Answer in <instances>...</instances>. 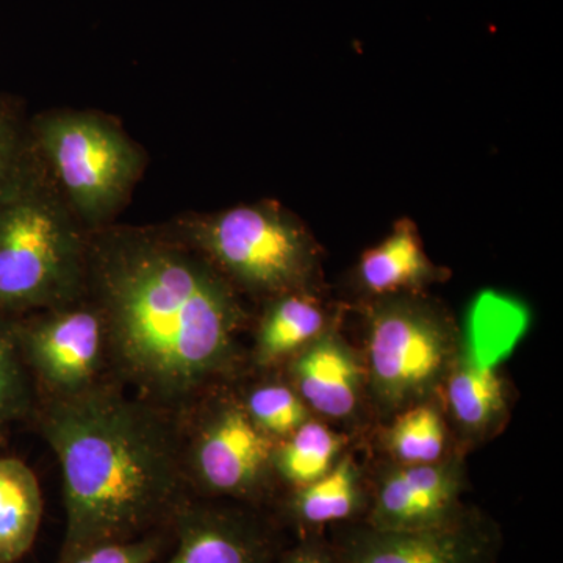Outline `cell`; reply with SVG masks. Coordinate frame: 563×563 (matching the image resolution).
<instances>
[{
    "mask_svg": "<svg viewBox=\"0 0 563 563\" xmlns=\"http://www.w3.org/2000/svg\"><path fill=\"white\" fill-rule=\"evenodd\" d=\"M87 295L106 320L114 380L166 412L187 409L235 365L236 292L169 224L90 232Z\"/></svg>",
    "mask_w": 563,
    "mask_h": 563,
    "instance_id": "6da1fadb",
    "label": "cell"
},
{
    "mask_svg": "<svg viewBox=\"0 0 563 563\" xmlns=\"http://www.w3.org/2000/svg\"><path fill=\"white\" fill-rule=\"evenodd\" d=\"M40 431L57 455L65 501L60 558L81 548L172 531L191 501L176 415L117 380L41 399Z\"/></svg>",
    "mask_w": 563,
    "mask_h": 563,
    "instance_id": "7a4b0ae2",
    "label": "cell"
},
{
    "mask_svg": "<svg viewBox=\"0 0 563 563\" xmlns=\"http://www.w3.org/2000/svg\"><path fill=\"white\" fill-rule=\"evenodd\" d=\"M88 235L41 161L0 201V313L22 317L84 298Z\"/></svg>",
    "mask_w": 563,
    "mask_h": 563,
    "instance_id": "3957f363",
    "label": "cell"
},
{
    "mask_svg": "<svg viewBox=\"0 0 563 563\" xmlns=\"http://www.w3.org/2000/svg\"><path fill=\"white\" fill-rule=\"evenodd\" d=\"M41 161L88 232L114 224L143 179L147 154L120 121L96 110L31 117Z\"/></svg>",
    "mask_w": 563,
    "mask_h": 563,
    "instance_id": "277c9868",
    "label": "cell"
},
{
    "mask_svg": "<svg viewBox=\"0 0 563 563\" xmlns=\"http://www.w3.org/2000/svg\"><path fill=\"white\" fill-rule=\"evenodd\" d=\"M229 284L262 295H287L309 263L306 236L277 207L252 203L168 222Z\"/></svg>",
    "mask_w": 563,
    "mask_h": 563,
    "instance_id": "5b68a950",
    "label": "cell"
},
{
    "mask_svg": "<svg viewBox=\"0 0 563 563\" xmlns=\"http://www.w3.org/2000/svg\"><path fill=\"white\" fill-rule=\"evenodd\" d=\"M176 421L192 498H250L261 490L273 466L274 443L243 402L206 393L176 413Z\"/></svg>",
    "mask_w": 563,
    "mask_h": 563,
    "instance_id": "8992f818",
    "label": "cell"
},
{
    "mask_svg": "<svg viewBox=\"0 0 563 563\" xmlns=\"http://www.w3.org/2000/svg\"><path fill=\"white\" fill-rule=\"evenodd\" d=\"M18 332L40 401L76 398L113 383L109 332L90 296L22 314Z\"/></svg>",
    "mask_w": 563,
    "mask_h": 563,
    "instance_id": "52a82bcc",
    "label": "cell"
},
{
    "mask_svg": "<svg viewBox=\"0 0 563 563\" xmlns=\"http://www.w3.org/2000/svg\"><path fill=\"white\" fill-rule=\"evenodd\" d=\"M448 354L446 329L420 306L388 303L374 314L369 365L385 401L399 406L424 395L442 374Z\"/></svg>",
    "mask_w": 563,
    "mask_h": 563,
    "instance_id": "ba28073f",
    "label": "cell"
},
{
    "mask_svg": "<svg viewBox=\"0 0 563 563\" xmlns=\"http://www.w3.org/2000/svg\"><path fill=\"white\" fill-rule=\"evenodd\" d=\"M526 314L517 303L490 295L470 318L465 346L448 384L451 409L468 429H483L504 409L499 366L520 340Z\"/></svg>",
    "mask_w": 563,
    "mask_h": 563,
    "instance_id": "9c48e42d",
    "label": "cell"
},
{
    "mask_svg": "<svg viewBox=\"0 0 563 563\" xmlns=\"http://www.w3.org/2000/svg\"><path fill=\"white\" fill-rule=\"evenodd\" d=\"M495 537L472 518L462 517L418 531H380L358 526L340 537L343 563H495Z\"/></svg>",
    "mask_w": 563,
    "mask_h": 563,
    "instance_id": "30bf717a",
    "label": "cell"
},
{
    "mask_svg": "<svg viewBox=\"0 0 563 563\" xmlns=\"http://www.w3.org/2000/svg\"><path fill=\"white\" fill-rule=\"evenodd\" d=\"M174 551L157 563H274L272 533L254 515L192 498L173 523Z\"/></svg>",
    "mask_w": 563,
    "mask_h": 563,
    "instance_id": "8fae6325",
    "label": "cell"
},
{
    "mask_svg": "<svg viewBox=\"0 0 563 563\" xmlns=\"http://www.w3.org/2000/svg\"><path fill=\"white\" fill-rule=\"evenodd\" d=\"M461 483L451 466L409 465L393 472L377 490L366 525L380 531H418L453 523Z\"/></svg>",
    "mask_w": 563,
    "mask_h": 563,
    "instance_id": "7c38bea8",
    "label": "cell"
},
{
    "mask_svg": "<svg viewBox=\"0 0 563 563\" xmlns=\"http://www.w3.org/2000/svg\"><path fill=\"white\" fill-rule=\"evenodd\" d=\"M298 395L325 417L343 418L354 410L362 373L354 355L332 336L314 342L292 365Z\"/></svg>",
    "mask_w": 563,
    "mask_h": 563,
    "instance_id": "4fadbf2b",
    "label": "cell"
},
{
    "mask_svg": "<svg viewBox=\"0 0 563 563\" xmlns=\"http://www.w3.org/2000/svg\"><path fill=\"white\" fill-rule=\"evenodd\" d=\"M43 493L31 466L0 457V563L20 562L43 521Z\"/></svg>",
    "mask_w": 563,
    "mask_h": 563,
    "instance_id": "5bb4252c",
    "label": "cell"
},
{
    "mask_svg": "<svg viewBox=\"0 0 563 563\" xmlns=\"http://www.w3.org/2000/svg\"><path fill=\"white\" fill-rule=\"evenodd\" d=\"M321 310L302 296L282 295L266 310L257 332L255 362L262 366L288 357L321 332Z\"/></svg>",
    "mask_w": 563,
    "mask_h": 563,
    "instance_id": "9a60e30c",
    "label": "cell"
},
{
    "mask_svg": "<svg viewBox=\"0 0 563 563\" xmlns=\"http://www.w3.org/2000/svg\"><path fill=\"white\" fill-rule=\"evenodd\" d=\"M361 274L369 290L384 295L420 285L431 276V265L413 229L401 224L384 243L363 255Z\"/></svg>",
    "mask_w": 563,
    "mask_h": 563,
    "instance_id": "2e32d148",
    "label": "cell"
},
{
    "mask_svg": "<svg viewBox=\"0 0 563 563\" xmlns=\"http://www.w3.org/2000/svg\"><path fill=\"white\" fill-rule=\"evenodd\" d=\"M20 317L0 313V432L16 422L31 420L40 396L22 355Z\"/></svg>",
    "mask_w": 563,
    "mask_h": 563,
    "instance_id": "e0dca14e",
    "label": "cell"
},
{
    "mask_svg": "<svg viewBox=\"0 0 563 563\" xmlns=\"http://www.w3.org/2000/svg\"><path fill=\"white\" fill-rule=\"evenodd\" d=\"M361 507V493L350 461L332 466L314 483L301 487L291 501L292 518L303 526L317 528L352 518Z\"/></svg>",
    "mask_w": 563,
    "mask_h": 563,
    "instance_id": "ac0fdd59",
    "label": "cell"
},
{
    "mask_svg": "<svg viewBox=\"0 0 563 563\" xmlns=\"http://www.w3.org/2000/svg\"><path fill=\"white\" fill-rule=\"evenodd\" d=\"M339 450L335 433L318 422L306 421L280 448H274L273 466L287 483L301 488L331 472Z\"/></svg>",
    "mask_w": 563,
    "mask_h": 563,
    "instance_id": "d6986e66",
    "label": "cell"
},
{
    "mask_svg": "<svg viewBox=\"0 0 563 563\" xmlns=\"http://www.w3.org/2000/svg\"><path fill=\"white\" fill-rule=\"evenodd\" d=\"M40 162L31 118L16 102L0 99V201L20 187Z\"/></svg>",
    "mask_w": 563,
    "mask_h": 563,
    "instance_id": "ffe728a7",
    "label": "cell"
},
{
    "mask_svg": "<svg viewBox=\"0 0 563 563\" xmlns=\"http://www.w3.org/2000/svg\"><path fill=\"white\" fill-rule=\"evenodd\" d=\"M388 444L393 454L407 465L435 463L444 448L442 418L432 407H415L393 424Z\"/></svg>",
    "mask_w": 563,
    "mask_h": 563,
    "instance_id": "44dd1931",
    "label": "cell"
},
{
    "mask_svg": "<svg viewBox=\"0 0 563 563\" xmlns=\"http://www.w3.org/2000/svg\"><path fill=\"white\" fill-rule=\"evenodd\" d=\"M254 424L266 435L290 437L307 420L301 396L287 385L265 384L255 387L243 402Z\"/></svg>",
    "mask_w": 563,
    "mask_h": 563,
    "instance_id": "7402d4cb",
    "label": "cell"
},
{
    "mask_svg": "<svg viewBox=\"0 0 563 563\" xmlns=\"http://www.w3.org/2000/svg\"><path fill=\"white\" fill-rule=\"evenodd\" d=\"M172 543L173 531L147 533L139 539L90 544L57 563H157Z\"/></svg>",
    "mask_w": 563,
    "mask_h": 563,
    "instance_id": "603a6c76",
    "label": "cell"
},
{
    "mask_svg": "<svg viewBox=\"0 0 563 563\" xmlns=\"http://www.w3.org/2000/svg\"><path fill=\"white\" fill-rule=\"evenodd\" d=\"M274 563H343L336 550H328L322 544L306 542L277 555Z\"/></svg>",
    "mask_w": 563,
    "mask_h": 563,
    "instance_id": "cb8c5ba5",
    "label": "cell"
}]
</instances>
